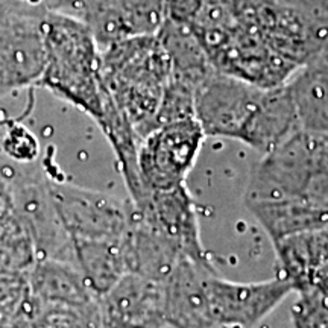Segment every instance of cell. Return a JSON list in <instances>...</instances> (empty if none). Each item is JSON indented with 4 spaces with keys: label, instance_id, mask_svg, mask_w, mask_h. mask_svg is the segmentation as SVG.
<instances>
[{
    "label": "cell",
    "instance_id": "9c48e42d",
    "mask_svg": "<svg viewBox=\"0 0 328 328\" xmlns=\"http://www.w3.org/2000/svg\"><path fill=\"white\" fill-rule=\"evenodd\" d=\"M103 328H161L164 316V284L137 274L125 275L97 298Z\"/></svg>",
    "mask_w": 328,
    "mask_h": 328
},
{
    "label": "cell",
    "instance_id": "4fadbf2b",
    "mask_svg": "<svg viewBox=\"0 0 328 328\" xmlns=\"http://www.w3.org/2000/svg\"><path fill=\"white\" fill-rule=\"evenodd\" d=\"M214 271L210 260L181 258L163 281L166 324L175 328H216L208 307L205 277Z\"/></svg>",
    "mask_w": 328,
    "mask_h": 328
},
{
    "label": "cell",
    "instance_id": "e0dca14e",
    "mask_svg": "<svg viewBox=\"0 0 328 328\" xmlns=\"http://www.w3.org/2000/svg\"><path fill=\"white\" fill-rule=\"evenodd\" d=\"M275 243L278 240L328 225V207L301 199L243 201Z\"/></svg>",
    "mask_w": 328,
    "mask_h": 328
},
{
    "label": "cell",
    "instance_id": "5b68a950",
    "mask_svg": "<svg viewBox=\"0 0 328 328\" xmlns=\"http://www.w3.org/2000/svg\"><path fill=\"white\" fill-rule=\"evenodd\" d=\"M46 14L40 0L0 3V96L40 84L47 62Z\"/></svg>",
    "mask_w": 328,
    "mask_h": 328
},
{
    "label": "cell",
    "instance_id": "3957f363",
    "mask_svg": "<svg viewBox=\"0 0 328 328\" xmlns=\"http://www.w3.org/2000/svg\"><path fill=\"white\" fill-rule=\"evenodd\" d=\"M46 44L47 62L38 87L97 122L108 90L101 75V49L90 27L77 18L47 11Z\"/></svg>",
    "mask_w": 328,
    "mask_h": 328
},
{
    "label": "cell",
    "instance_id": "7a4b0ae2",
    "mask_svg": "<svg viewBox=\"0 0 328 328\" xmlns=\"http://www.w3.org/2000/svg\"><path fill=\"white\" fill-rule=\"evenodd\" d=\"M102 81L140 140L156 128L172 65L156 35L132 37L101 49Z\"/></svg>",
    "mask_w": 328,
    "mask_h": 328
},
{
    "label": "cell",
    "instance_id": "ffe728a7",
    "mask_svg": "<svg viewBox=\"0 0 328 328\" xmlns=\"http://www.w3.org/2000/svg\"><path fill=\"white\" fill-rule=\"evenodd\" d=\"M195 91L193 85L170 77L156 114V126L195 117Z\"/></svg>",
    "mask_w": 328,
    "mask_h": 328
},
{
    "label": "cell",
    "instance_id": "ac0fdd59",
    "mask_svg": "<svg viewBox=\"0 0 328 328\" xmlns=\"http://www.w3.org/2000/svg\"><path fill=\"white\" fill-rule=\"evenodd\" d=\"M156 37L170 59L172 77L198 88L214 72L204 47L190 27L166 18Z\"/></svg>",
    "mask_w": 328,
    "mask_h": 328
},
{
    "label": "cell",
    "instance_id": "44dd1931",
    "mask_svg": "<svg viewBox=\"0 0 328 328\" xmlns=\"http://www.w3.org/2000/svg\"><path fill=\"white\" fill-rule=\"evenodd\" d=\"M0 151L14 161L30 163L40 152V143L25 125L12 123L0 138Z\"/></svg>",
    "mask_w": 328,
    "mask_h": 328
},
{
    "label": "cell",
    "instance_id": "603a6c76",
    "mask_svg": "<svg viewBox=\"0 0 328 328\" xmlns=\"http://www.w3.org/2000/svg\"><path fill=\"white\" fill-rule=\"evenodd\" d=\"M5 2H11V0H0V3H5Z\"/></svg>",
    "mask_w": 328,
    "mask_h": 328
},
{
    "label": "cell",
    "instance_id": "8992f818",
    "mask_svg": "<svg viewBox=\"0 0 328 328\" xmlns=\"http://www.w3.org/2000/svg\"><path fill=\"white\" fill-rule=\"evenodd\" d=\"M207 135L196 117L156 126L140 143L138 172L148 193L185 184Z\"/></svg>",
    "mask_w": 328,
    "mask_h": 328
},
{
    "label": "cell",
    "instance_id": "8fae6325",
    "mask_svg": "<svg viewBox=\"0 0 328 328\" xmlns=\"http://www.w3.org/2000/svg\"><path fill=\"white\" fill-rule=\"evenodd\" d=\"M167 18V0H94L82 22L99 49L117 41L156 35Z\"/></svg>",
    "mask_w": 328,
    "mask_h": 328
},
{
    "label": "cell",
    "instance_id": "277c9868",
    "mask_svg": "<svg viewBox=\"0 0 328 328\" xmlns=\"http://www.w3.org/2000/svg\"><path fill=\"white\" fill-rule=\"evenodd\" d=\"M274 199L328 207V134L298 129L254 166L243 201Z\"/></svg>",
    "mask_w": 328,
    "mask_h": 328
},
{
    "label": "cell",
    "instance_id": "5bb4252c",
    "mask_svg": "<svg viewBox=\"0 0 328 328\" xmlns=\"http://www.w3.org/2000/svg\"><path fill=\"white\" fill-rule=\"evenodd\" d=\"M132 202V201H131ZM126 272L164 281L184 258L176 248L143 219L132 204L128 229L122 239Z\"/></svg>",
    "mask_w": 328,
    "mask_h": 328
},
{
    "label": "cell",
    "instance_id": "d6986e66",
    "mask_svg": "<svg viewBox=\"0 0 328 328\" xmlns=\"http://www.w3.org/2000/svg\"><path fill=\"white\" fill-rule=\"evenodd\" d=\"M75 263L99 298L126 274L122 240H72Z\"/></svg>",
    "mask_w": 328,
    "mask_h": 328
},
{
    "label": "cell",
    "instance_id": "30bf717a",
    "mask_svg": "<svg viewBox=\"0 0 328 328\" xmlns=\"http://www.w3.org/2000/svg\"><path fill=\"white\" fill-rule=\"evenodd\" d=\"M135 208L182 257L195 261L210 260L199 235L196 205L185 184L170 190L151 192L146 201Z\"/></svg>",
    "mask_w": 328,
    "mask_h": 328
},
{
    "label": "cell",
    "instance_id": "7c38bea8",
    "mask_svg": "<svg viewBox=\"0 0 328 328\" xmlns=\"http://www.w3.org/2000/svg\"><path fill=\"white\" fill-rule=\"evenodd\" d=\"M274 248L281 277L295 292L328 296V225L284 237Z\"/></svg>",
    "mask_w": 328,
    "mask_h": 328
},
{
    "label": "cell",
    "instance_id": "9a60e30c",
    "mask_svg": "<svg viewBox=\"0 0 328 328\" xmlns=\"http://www.w3.org/2000/svg\"><path fill=\"white\" fill-rule=\"evenodd\" d=\"M26 279L30 292L50 305L88 308L97 304V296L73 263L40 258L26 272Z\"/></svg>",
    "mask_w": 328,
    "mask_h": 328
},
{
    "label": "cell",
    "instance_id": "2e32d148",
    "mask_svg": "<svg viewBox=\"0 0 328 328\" xmlns=\"http://www.w3.org/2000/svg\"><path fill=\"white\" fill-rule=\"evenodd\" d=\"M304 131L328 134V59L316 56L286 82Z\"/></svg>",
    "mask_w": 328,
    "mask_h": 328
},
{
    "label": "cell",
    "instance_id": "52a82bcc",
    "mask_svg": "<svg viewBox=\"0 0 328 328\" xmlns=\"http://www.w3.org/2000/svg\"><path fill=\"white\" fill-rule=\"evenodd\" d=\"M52 201L70 240L120 242L131 219L132 202L65 182H50Z\"/></svg>",
    "mask_w": 328,
    "mask_h": 328
},
{
    "label": "cell",
    "instance_id": "7402d4cb",
    "mask_svg": "<svg viewBox=\"0 0 328 328\" xmlns=\"http://www.w3.org/2000/svg\"><path fill=\"white\" fill-rule=\"evenodd\" d=\"M40 2L50 12L64 14L82 22V18L85 17L87 11L90 9L94 0H40Z\"/></svg>",
    "mask_w": 328,
    "mask_h": 328
},
{
    "label": "cell",
    "instance_id": "ba28073f",
    "mask_svg": "<svg viewBox=\"0 0 328 328\" xmlns=\"http://www.w3.org/2000/svg\"><path fill=\"white\" fill-rule=\"evenodd\" d=\"M205 290L216 327H251L295 292L290 281L279 275L258 283H234L220 278L216 271L207 274Z\"/></svg>",
    "mask_w": 328,
    "mask_h": 328
},
{
    "label": "cell",
    "instance_id": "6da1fadb",
    "mask_svg": "<svg viewBox=\"0 0 328 328\" xmlns=\"http://www.w3.org/2000/svg\"><path fill=\"white\" fill-rule=\"evenodd\" d=\"M195 117L207 137L239 140L263 155L301 129L286 84L263 88L216 70L195 91Z\"/></svg>",
    "mask_w": 328,
    "mask_h": 328
}]
</instances>
